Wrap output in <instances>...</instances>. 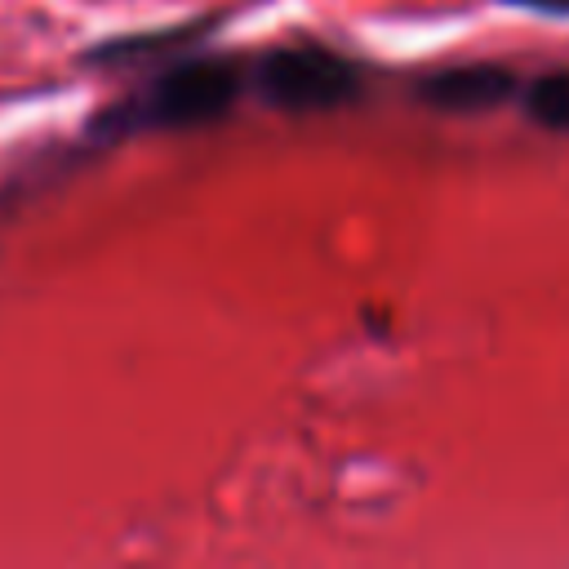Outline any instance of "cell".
Wrapping results in <instances>:
<instances>
[{"label":"cell","instance_id":"6da1fadb","mask_svg":"<svg viewBox=\"0 0 569 569\" xmlns=\"http://www.w3.org/2000/svg\"><path fill=\"white\" fill-rule=\"evenodd\" d=\"M240 93V71L227 58H196L164 71L147 93L120 102L98 129L133 133V129H191L231 111Z\"/></svg>","mask_w":569,"mask_h":569},{"label":"cell","instance_id":"7a4b0ae2","mask_svg":"<svg viewBox=\"0 0 569 569\" xmlns=\"http://www.w3.org/2000/svg\"><path fill=\"white\" fill-rule=\"evenodd\" d=\"M258 93L280 111H333L356 98V62L325 44H284L253 67Z\"/></svg>","mask_w":569,"mask_h":569},{"label":"cell","instance_id":"3957f363","mask_svg":"<svg viewBox=\"0 0 569 569\" xmlns=\"http://www.w3.org/2000/svg\"><path fill=\"white\" fill-rule=\"evenodd\" d=\"M516 93V76L498 62H467V67H445L418 84V98L436 111H489Z\"/></svg>","mask_w":569,"mask_h":569},{"label":"cell","instance_id":"277c9868","mask_svg":"<svg viewBox=\"0 0 569 569\" xmlns=\"http://www.w3.org/2000/svg\"><path fill=\"white\" fill-rule=\"evenodd\" d=\"M525 111L547 124L569 133V71H542L525 84Z\"/></svg>","mask_w":569,"mask_h":569},{"label":"cell","instance_id":"5b68a950","mask_svg":"<svg viewBox=\"0 0 569 569\" xmlns=\"http://www.w3.org/2000/svg\"><path fill=\"white\" fill-rule=\"evenodd\" d=\"M507 4H525V9H538V13H565L569 18V0H507Z\"/></svg>","mask_w":569,"mask_h":569}]
</instances>
